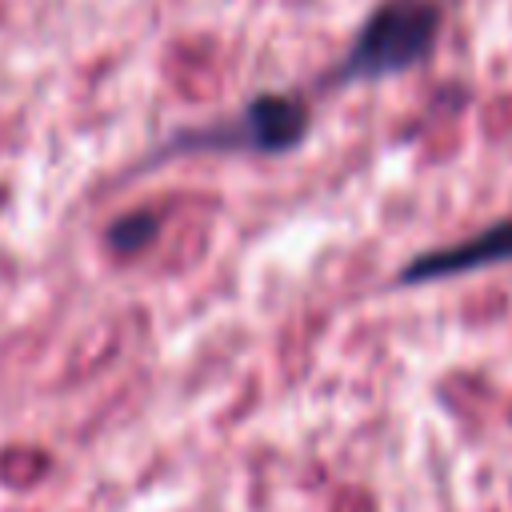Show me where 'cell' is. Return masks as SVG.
<instances>
[{
	"label": "cell",
	"instance_id": "1",
	"mask_svg": "<svg viewBox=\"0 0 512 512\" xmlns=\"http://www.w3.org/2000/svg\"><path fill=\"white\" fill-rule=\"evenodd\" d=\"M440 32L436 0H380L356 28L348 52L328 68L320 88H344L356 80L396 76L428 56Z\"/></svg>",
	"mask_w": 512,
	"mask_h": 512
},
{
	"label": "cell",
	"instance_id": "2",
	"mask_svg": "<svg viewBox=\"0 0 512 512\" xmlns=\"http://www.w3.org/2000/svg\"><path fill=\"white\" fill-rule=\"evenodd\" d=\"M312 124V108L296 92H256L240 112L200 124L188 132H176L164 148L148 156V164H160L168 156H188V152H292Z\"/></svg>",
	"mask_w": 512,
	"mask_h": 512
},
{
	"label": "cell",
	"instance_id": "4",
	"mask_svg": "<svg viewBox=\"0 0 512 512\" xmlns=\"http://www.w3.org/2000/svg\"><path fill=\"white\" fill-rule=\"evenodd\" d=\"M156 236H160V216L148 212V208H132V212L116 216V220L104 228V244H108L116 256H136V252H144Z\"/></svg>",
	"mask_w": 512,
	"mask_h": 512
},
{
	"label": "cell",
	"instance_id": "3",
	"mask_svg": "<svg viewBox=\"0 0 512 512\" xmlns=\"http://www.w3.org/2000/svg\"><path fill=\"white\" fill-rule=\"evenodd\" d=\"M496 264H512V216L456 240L432 252L412 256L400 272L396 284H424V280H440V276H460V272H480V268H496Z\"/></svg>",
	"mask_w": 512,
	"mask_h": 512
}]
</instances>
